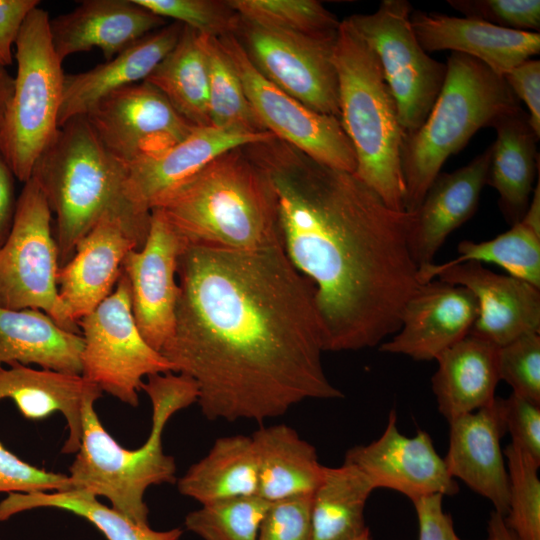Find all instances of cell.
Here are the masks:
<instances>
[{
	"label": "cell",
	"instance_id": "cell-20",
	"mask_svg": "<svg viewBox=\"0 0 540 540\" xmlns=\"http://www.w3.org/2000/svg\"><path fill=\"white\" fill-rule=\"evenodd\" d=\"M273 137L270 132L250 134L212 126L196 127L167 150L126 165V194L135 205L151 211L220 154Z\"/></svg>",
	"mask_w": 540,
	"mask_h": 540
},
{
	"label": "cell",
	"instance_id": "cell-43",
	"mask_svg": "<svg viewBox=\"0 0 540 540\" xmlns=\"http://www.w3.org/2000/svg\"><path fill=\"white\" fill-rule=\"evenodd\" d=\"M311 503L312 495L270 502L257 540H313Z\"/></svg>",
	"mask_w": 540,
	"mask_h": 540
},
{
	"label": "cell",
	"instance_id": "cell-41",
	"mask_svg": "<svg viewBox=\"0 0 540 540\" xmlns=\"http://www.w3.org/2000/svg\"><path fill=\"white\" fill-rule=\"evenodd\" d=\"M498 370L512 393L540 406V334L524 335L499 347Z\"/></svg>",
	"mask_w": 540,
	"mask_h": 540
},
{
	"label": "cell",
	"instance_id": "cell-1",
	"mask_svg": "<svg viewBox=\"0 0 540 540\" xmlns=\"http://www.w3.org/2000/svg\"><path fill=\"white\" fill-rule=\"evenodd\" d=\"M177 279L175 329L160 353L196 382L207 419L261 422L305 400L344 397L323 368L314 287L282 245L188 244Z\"/></svg>",
	"mask_w": 540,
	"mask_h": 540
},
{
	"label": "cell",
	"instance_id": "cell-25",
	"mask_svg": "<svg viewBox=\"0 0 540 540\" xmlns=\"http://www.w3.org/2000/svg\"><path fill=\"white\" fill-rule=\"evenodd\" d=\"M183 24L171 22L144 36L109 61L77 74H65L58 115L59 128L85 116L107 95L143 82L176 45Z\"/></svg>",
	"mask_w": 540,
	"mask_h": 540
},
{
	"label": "cell",
	"instance_id": "cell-35",
	"mask_svg": "<svg viewBox=\"0 0 540 540\" xmlns=\"http://www.w3.org/2000/svg\"><path fill=\"white\" fill-rule=\"evenodd\" d=\"M457 253L456 258L441 265L493 263L509 275L540 288V181L537 180L529 206L519 222L487 241H461Z\"/></svg>",
	"mask_w": 540,
	"mask_h": 540
},
{
	"label": "cell",
	"instance_id": "cell-45",
	"mask_svg": "<svg viewBox=\"0 0 540 540\" xmlns=\"http://www.w3.org/2000/svg\"><path fill=\"white\" fill-rule=\"evenodd\" d=\"M505 432L511 443L540 463V406L514 394L500 398Z\"/></svg>",
	"mask_w": 540,
	"mask_h": 540
},
{
	"label": "cell",
	"instance_id": "cell-30",
	"mask_svg": "<svg viewBox=\"0 0 540 540\" xmlns=\"http://www.w3.org/2000/svg\"><path fill=\"white\" fill-rule=\"evenodd\" d=\"M258 466V496L275 502L312 495L325 466L315 447L289 425L261 426L251 435Z\"/></svg>",
	"mask_w": 540,
	"mask_h": 540
},
{
	"label": "cell",
	"instance_id": "cell-46",
	"mask_svg": "<svg viewBox=\"0 0 540 540\" xmlns=\"http://www.w3.org/2000/svg\"><path fill=\"white\" fill-rule=\"evenodd\" d=\"M503 78L516 98L526 105L530 125L540 137V61L525 60Z\"/></svg>",
	"mask_w": 540,
	"mask_h": 540
},
{
	"label": "cell",
	"instance_id": "cell-21",
	"mask_svg": "<svg viewBox=\"0 0 540 540\" xmlns=\"http://www.w3.org/2000/svg\"><path fill=\"white\" fill-rule=\"evenodd\" d=\"M449 423V446L443 458L448 473L489 500L494 511H508L509 482L500 440L506 433L500 398Z\"/></svg>",
	"mask_w": 540,
	"mask_h": 540
},
{
	"label": "cell",
	"instance_id": "cell-22",
	"mask_svg": "<svg viewBox=\"0 0 540 540\" xmlns=\"http://www.w3.org/2000/svg\"><path fill=\"white\" fill-rule=\"evenodd\" d=\"M134 0H85L73 10L49 20V32L57 56L66 57L93 48L105 61L167 25Z\"/></svg>",
	"mask_w": 540,
	"mask_h": 540
},
{
	"label": "cell",
	"instance_id": "cell-18",
	"mask_svg": "<svg viewBox=\"0 0 540 540\" xmlns=\"http://www.w3.org/2000/svg\"><path fill=\"white\" fill-rule=\"evenodd\" d=\"M478 315V301L467 288L441 280L421 284L403 310L400 329L382 342L385 353L414 360L436 359L470 333Z\"/></svg>",
	"mask_w": 540,
	"mask_h": 540
},
{
	"label": "cell",
	"instance_id": "cell-5",
	"mask_svg": "<svg viewBox=\"0 0 540 540\" xmlns=\"http://www.w3.org/2000/svg\"><path fill=\"white\" fill-rule=\"evenodd\" d=\"M141 389L152 406L145 443L132 450L122 447L103 427L94 409L98 399L90 397L84 403L80 445L68 476L71 490L103 496L130 520L149 525L146 490L176 481L175 460L163 450V430L176 412L198 401L199 389L191 377L173 372L148 376Z\"/></svg>",
	"mask_w": 540,
	"mask_h": 540
},
{
	"label": "cell",
	"instance_id": "cell-6",
	"mask_svg": "<svg viewBox=\"0 0 540 540\" xmlns=\"http://www.w3.org/2000/svg\"><path fill=\"white\" fill-rule=\"evenodd\" d=\"M338 76L340 121L355 155L353 173L393 210L405 211L401 168L404 132L396 101L377 55L348 18L333 47Z\"/></svg>",
	"mask_w": 540,
	"mask_h": 540
},
{
	"label": "cell",
	"instance_id": "cell-17",
	"mask_svg": "<svg viewBox=\"0 0 540 540\" xmlns=\"http://www.w3.org/2000/svg\"><path fill=\"white\" fill-rule=\"evenodd\" d=\"M344 461L358 468L374 490L391 489L411 501L433 494L453 496L459 490L429 434L419 431L413 437L403 435L397 427L394 409L380 437L351 447Z\"/></svg>",
	"mask_w": 540,
	"mask_h": 540
},
{
	"label": "cell",
	"instance_id": "cell-10",
	"mask_svg": "<svg viewBox=\"0 0 540 540\" xmlns=\"http://www.w3.org/2000/svg\"><path fill=\"white\" fill-rule=\"evenodd\" d=\"M78 326L83 337L81 375L123 403L138 406L144 377L173 372L171 363L141 335L122 271L113 292Z\"/></svg>",
	"mask_w": 540,
	"mask_h": 540
},
{
	"label": "cell",
	"instance_id": "cell-52",
	"mask_svg": "<svg viewBox=\"0 0 540 540\" xmlns=\"http://www.w3.org/2000/svg\"><path fill=\"white\" fill-rule=\"evenodd\" d=\"M355 540H371L369 529H367L362 535H360Z\"/></svg>",
	"mask_w": 540,
	"mask_h": 540
},
{
	"label": "cell",
	"instance_id": "cell-15",
	"mask_svg": "<svg viewBox=\"0 0 540 540\" xmlns=\"http://www.w3.org/2000/svg\"><path fill=\"white\" fill-rule=\"evenodd\" d=\"M187 245L154 209L143 246L129 251L122 262L121 271L129 282L137 327L146 342L159 352L174 333L179 297L178 261Z\"/></svg>",
	"mask_w": 540,
	"mask_h": 540
},
{
	"label": "cell",
	"instance_id": "cell-16",
	"mask_svg": "<svg viewBox=\"0 0 540 540\" xmlns=\"http://www.w3.org/2000/svg\"><path fill=\"white\" fill-rule=\"evenodd\" d=\"M439 280L469 289L478 301L470 331L498 347L540 333V288L512 275L497 274L479 262L452 266L431 263L418 269L420 284Z\"/></svg>",
	"mask_w": 540,
	"mask_h": 540
},
{
	"label": "cell",
	"instance_id": "cell-32",
	"mask_svg": "<svg viewBox=\"0 0 540 540\" xmlns=\"http://www.w3.org/2000/svg\"><path fill=\"white\" fill-rule=\"evenodd\" d=\"M144 81L162 93L191 125L211 126L209 71L203 35L183 25L176 45Z\"/></svg>",
	"mask_w": 540,
	"mask_h": 540
},
{
	"label": "cell",
	"instance_id": "cell-51",
	"mask_svg": "<svg viewBox=\"0 0 540 540\" xmlns=\"http://www.w3.org/2000/svg\"><path fill=\"white\" fill-rule=\"evenodd\" d=\"M13 83L14 77L10 75L7 68L0 66V127L13 91Z\"/></svg>",
	"mask_w": 540,
	"mask_h": 540
},
{
	"label": "cell",
	"instance_id": "cell-7",
	"mask_svg": "<svg viewBox=\"0 0 540 540\" xmlns=\"http://www.w3.org/2000/svg\"><path fill=\"white\" fill-rule=\"evenodd\" d=\"M441 91L424 123L404 137L401 168L405 211L414 212L440 173L481 128L520 106L505 79L481 61L452 52Z\"/></svg>",
	"mask_w": 540,
	"mask_h": 540
},
{
	"label": "cell",
	"instance_id": "cell-33",
	"mask_svg": "<svg viewBox=\"0 0 540 540\" xmlns=\"http://www.w3.org/2000/svg\"><path fill=\"white\" fill-rule=\"evenodd\" d=\"M374 490L367 477L354 465L343 461L327 467L312 494L313 540H355L367 529L366 502Z\"/></svg>",
	"mask_w": 540,
	"mask_h": 540
},
{
	"label": "cell",
	"instance_id": "cell-49",
	"mask_svg": "<svg viewBox=\"0 0 540 540\" xmlns=\"http://www.w3.org/2000/svg\"><path fill=\"white\" fill-rule=\"evenodd\" d=\"M16 176L0 148V247L12 229L18 197L15 190Z\"/></svg>",
	"mask_w": 540,
	"mask_h": 540
},
{
	"label": "cell",
	"instance_id": "cell-38",
	"mask_svg": "<svg viewBox=\"0 0 540 540\" xmlns=\"http://www.w3.org/2000/svg\"><path fill=\"white\" fill-rule=\"evenodd\" d=\"M270 502L258 495L201 505L185 518V527L203 540H257Z\"/></svg>",
	"mask_w": 540,
	"mask_h": 540
},
{
	"label": "cell",
	"instance_id": "cell-19",
	"mask_svg": "<svg viewBox=\"0 0 540 540\" xmlns=\"http://www.w3.org/2000/svg\"><path fill=\"white\" fill-rule=\"evenodd\" d=\"M141 241L119 219L103 217L77 244L57 273L58 297L66 317L78 325L112 292L126 254Z\"/></svg>",
	"mask_w": 540,
	"mask_h": 540
},
{
	"label": "cell",
	"instance_id": "cell-34",
	"mask_svg": "<svg viewBox=\"0 0 540 540\" xmlns=\"http://www.w3.org/2000/svg\"><path fill=\"white\" fill-rule=\"evenodd\" d=\"M37 508H56L80 516L107 540H179L183 534L180 528L156 531L149 525L138 524L83 490L10 493L0 502V522Z\"/></svg>",
	"mask_w": 540,
	"mask_h": 540
},
{
	"label": "cell",
	"instance_id": "cell-26",
	"mask_svg": "<svg viewBox=\"0 0 540 540\" xmlns=\"http://www.w3.org/2000/svg\"><path fill=\"white\" fill-rule=\"evenodd\" d=\"M101 396V389L82 375L21 364L0 367V400H12L29 420H42L55 412L64 416L68 428L61 450L64 454H74L79 449L85 401Z\"/></svg>",
	"mask_w": 540,
	"mask_h": 540
},
{
	"label": "cell",
	"instance_id": "cell-13",
	"mask_svg": "<svg viewBox=\"0 0 540 540\" xmlns=\"http://www.w3.org/2000/svg\"><path fill=\"white\" fill-rule=\"evenodd\" d=\"M236 37L266 79L308 108L340 119L336 38L275 31L244 19Z\"/></svg>",
	"mask_w": 540,
	"mask_h": 540
},
{
	"label": "cell",
	"instance_id": "cell-42",
	"mask_svg": "<svg viewBox=\"0 0 540 540\" xmlns=\"http://www.w3.org/2000/svg\"><path fill=\"white\" fill-rule=\"evenodd\" d=\"M447 3L465 17L502 28L538 32L539 0H448Z\"/></svg>",
	"mask_w": 540,
	"mask_h": 540
},
{
	"label": "cell",
	"instance_id": "cell-36",
	"mask_svg": "<svg viewBox=\"0 0 540 540\" xmlns=\"http://www.w3.org/2000/svg\"><path fill=\"white\" fill-rule=\"evenodd\" d=\"M203 42L208 60V110L211 126L250 134L268 132L252 109L219 40L203 35Z\"/></svg>",
	"mask_w": 540,
	"mask_h": 540
},
{
	"label": "cell",
	"instance_id": "cell-48",
	"mask_svg": "<svg viewBox=\"0 0 540 540\" xmlns=\"http://www.w3.org/2000/svg\"><path fill=\"white\" fill-rule=\"evenodd\" d=\"M38 0H0V66L13 62V46L29 13Z\"/></svg>",
	"mask_w": 540,
	"mask_h": 540
},
{
	"label": "cell",
	"instance_id": "cell-31",
	"mask_svg": "<svg viewBox=\"0 0 540 540\" xmlns=\"http://www.w3.org/2000/svg\"><path fill=\"white\" fill-rule=\"evenodd\" d=\"M178 491L201 505L258 495V466L251 436L216 439L208 453L178 480Z\"/></svg>",
	"mask_w": 540,
	"mask_h": 540
},
{
	"label": "cell",
	"instance_id": "cell-14",
	"mask_svg": "<svg viewBox=\"0 0 540 540\" xmlns=\"http://www.w3.org/2000/svg\"><path fill=\"white\" fill-rule=\"evenodd\" d=\"M85 117L105 149L125 165L167 150L196 128L145 81L107 95Z\"/></svg>",
	"mask_w": 540,
	"mask_h": 540
},
{
	"label": "cell",
	"instance_id": "cell-40",
	"mask_svg": "<svg viewBox=\"0 0 540 540\" xmlns=\"http://www.w3.org/2000/svg\"><path fill=\"white\" fill-rule=\"evenodd\" d=\"M153 14L173 19L201 35L221 38L238 33L242 18L228 0H134Z\"/></svg>",
	"mask_w": 540,
	"mask_h": 540
},
{
	"label": "cell",
	"instance_id": "cell-37",
	"mask_svg": "<svg viewBox=\"0 0 540 540\" xmlns=\"http://www.w3.org/2000/svg\"><path fill=\"white\" fill-rule=\"evenodd\" d=\"M242 19L287 33L335 39L340 22L316 0H228Z\"/></svg>",
	"mask_w": 540,
	"mask_h": 540
},
{
	"label": "cell",
	"instance_id": "cell-53",
	"mask_svg": "<svg viewBox=\"0 0 540 540\" xmlns=\"http://www.w3.org/2000/svg\"><path fill=\"white\" fill-rule=\"evenodd\" d=\"M458 540H461L460 538ZM488 540V539H487Z\"/></svg>",
	"mask_w": 540,
	"mask_h": 540
},
{
	"label": "cell",
	"instance_id": "cell-9",
	"mask_svg": "<svg viewBox=\"0 0 540 540\" xmlns=\"http://www.w3.org/2000/svg\"><path fill=\"white\" fill-rule=\"evenodd\" d=\"M59 268L52 212L40 186L30 177L18 196L10 234L0 247V307L41 310L65 330L81 334L60 303Z\"/></svg>",
	"mask_w": 540,
	"mask_h": 540
},
{
	"label": "cell",
	"instance_id": "cell-8",
	"mask_svg": "<svg viewBox=\"0 0 540 540\" xmlns=\"http://www.w3.org/2000/svg\"><path fill=\"white\" fill-rule=\"evenodd\" d=\"M49 20L48 12L36 7L20 30L13 91L0 127V148L23 183L59 130L65 74L52 45Z\"/></svg>",
	"mask_w": 540,
	"mask_h": 540
},
{
	"label": "cell",
	"instance_id": "cell-12",
	"mask_svg": "<svg viewBox=\"0 0 540 540\" xmlns=\"http://www.w3.org/2000/svg\"><path fill=\"white\" fill-rule=\"evenodd\" d=\"M218 40L268 132L324 165L355 172L356 155L339 118L308 108L266 79L235 35Z\"/></svg>",
	"mask_w": 540,
	"mask_h": 540
},
{
	"label": "cell",
	"instance_id": "cell-50",
	"mask_svg": "<svg viewBox=\"0 0 540 540\" xmlns=\"http://www.w3.org/2000/svg\"><path fill=\"white\" fill-rule=\"evenodd\" d=\"M488 540H519L506 525L504 516L493 511L488 520Z\"/></svg>",
	"mask_w": 540,
	"mask_h": 540
},
{
	"label": "cell",
	"instance_id": "cell-2",
	"mask_svg": "<svg viewBox=\"0 0 540 540\" xmlns=\"http://www.w3.org/2000/svg\"><path fill=\"white\" fill-rule=\"evenodd\" d=\"M246 147L272 181L283 250L314 287L324 352L373 347L396 333L421 285L407 241L413 213L276 137Z\"/></svg>",
	"mask_w": 540,
	"mask_h": 540
},
{
	"label": "cell",
	"instance_id": "cell-24",
	"mask_svg": "<svg viewBox=\"0 0 540 540\" xmlns=\"http://www.w3.org/2000/svg\"><path fill=\"white\" fill-rule=\"evenodd\" d=\"M410 22L426 52L451 50L473 57L504 76L539 54V32L502 28L468 17L412 11Z\"/></svg>",
	"mask_w": 540,
	"mask_h": 540
},
{
	"label": "cell",
	"instance_id": "cell-11",
	"mask_svg": "<svg viewBox=\"0 0 540 540\" xmlns=\"http://www.w3.org/2000/svg\"><path fill=\"white\" fill-rule=\"evenodd\" d=\"M412 11L406 0H383L371 14L348 17L378 57L405 136L424 123L447 70L420 45L410 22Z\"/></svg>",
	"mask_w": 540,
	"mask_h": 540
},
{
	"label": "cell",
	"instance_id": "cell-28",
	"mask_svg": "<svg viewBox=\"0 0 540 540\" xmlns=\"http://www.w3.org/2000/svg\"><path fill=\"white\" fill-rule=\"evenodd\" d=\"M496 140L486 184L499 194V207L510 225L519 222L531 200L539 171L537 141L529 116L521 107L500 116L492 126Z\"/></svg>",
	"mask_w": 540,
	"mask_h": 540
},
{
	"label": "cell",
	"instance_id": "cell-39",
	"mask_svg": "<svg viewBox=\"0 0 540 540\" xmlns=\"http://www.w3.org/2000/svg\"><path fill=\"white\" fill-rule=\"evenodd\" d=\"M503 454L509 482L505 523L519 540H540V463L512 443Z\"/></svg>",
	"mask_w": 540,
	"mask_h": 540
},
{
	"label": "cell",
	"instance_id": "cell-47",
	"mask_svg": "<svg viewBox=\"0 0 540 540\" xmlns=\"http://www.w3.org/2000/svg\"><path fill=\"white\" fill-rule=\"evenodd\" d=\"M443 496L433 494L412 501L419 525L418 540H458L451 515L442 505Z\"/></svg>",
	"mask_w": 540,
	"mask_h": 540
},
{
	"label": "cell",
	"instance_id": "cell-27",
	"mask_svg": "<svg viewBox=\"0 0 540 540\" xmlns=\"http://www.w3.org/2000/svg\"><path fill=\"white\" fill-rule=\"evenodd\" d=\"M498 350L495 344L469 333L436 357L432 390L438 410L448 422L494 401L500 381Z\"/></svg>",
	"mask_w": 540,
	"mask_h": 540
},
{
	"label": "cell",
	"instance_id": "cell-23",
	"mask_svg": "<svg viewBox=\"0 0 540 540\" xmlns=\"http://www.w3.org/2000/svg\"><path fill=\"white\" fill-rule=\"evenodd\" d=\"M492 145L467 165L439 173L413 213L408 247L418 269L434 263L447 237L475 213L487 181Z\"/></svg>",
	"mask_w": 540,
	"mask_h": 540
},
{
	"label": "cell",
	"instance_id": "cell-4",
	"mask_svg": "<svg viewBox=\"0 0 540 540\" xmlns=\"http://www.w3.org/2000/svg\"><path fill=\"white\" fill-rule=\"evenodd\" d=\"M31 177L55 214L59 266L105 216L121 220L144 244L151 211L126 194V165L102 145L85 116L69 119L34 164Z\"/></svg>",
	"mask_w": 540,
	"mask_h": 540
},
{
	"label": "cell",
	"instance_id": "cell-3",
	"mask_svg": "<svg viewBox=\"0 0 540 540\" xmlns=\"http://www.w3.org/2000/svg\"><path fill=\"white\" fill-rule=\"evenodd\" d=\"M246 146L220 154L154 208L189 245L234 251L282 245L272 181Z\"/></svg>",
	"mask_w": 540,
	"mask_h": 540
},
{
	"label": "cell",
	"instance_id": "cell-29",
	"mask_svg": "<svg viewBox=\"0 0 540 540\" xmlns=\"http://www.w3.org/2000/svg\"><path fill=\"white\" fill-rule=\"evenodd\" d=\"M83 337L36 309L0 307V367L29 366L81 375Z\"/></svg>",
	"mask_w": 540,
	"mask_h": 540
},
{
	"label": "cell",
	"instance_id": "cell-44",
	"mask_svg": "<svg viewBox=\"0 0 540 540\" xmlns=\"http://www.w3.org/2000/svg\"><path fill=\"white\" fill-rule=\"evenodd\" d=\"M71 489L68 475L37 468L7 450L0 442V492L30 494Z\"/></svg>",
	"mask_w": 540,
	"mask_h": 540
}]
</instances>
